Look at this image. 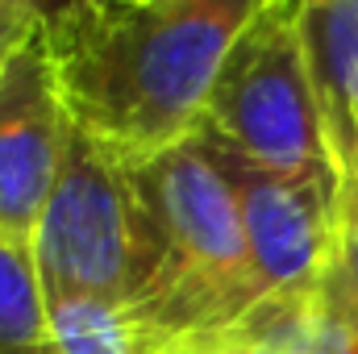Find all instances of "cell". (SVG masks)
Wrapping results in <instances>:
<instances>
[{"label":"cell","instance_id":"obj_1","mask_svg":"<svg viewBox=\"0 0 358 354\" xmlns=\"http://www.w3.org/2000/svg\"><path fill=\"white\" fill-rule=\"evenodd\" d=\"M259 0H76L42 8L71 125L125 167L196 138L213 80Z\"/></svg>","mask_w":358,"mask_h":354},{"label":"cell","instance_id":"obj_2","mask_svg":"<svg viewBox=\"0 0 358 354\" xmlns=\"http://www.w3.org/2000/svg\"><path fill=\"white\" fill-rule=\"evenodd\" d=\"M134 179V267L125 309L150 354L213 334L250 313L263 292L225 176L192 138Z\"/></svg>","mask_w":358,"mask_h":354},{"label":"cell","instance_id":"obj_3","mask_svg":"<svg viewBox=\"0 0 358 354\" xmlns=\"http://www.w3.org/2000/svg\"><path fill=\"white\" fill-rule=\"evenodd\" d=\"M300 8L304 0H259L213 80L196 129L271 171L329 167Z\"/></svg>","mask_w":358,"mask_h":354},{"label":"cell","instance_id":"obj_4","mask_svg":"<svg viewBox=\"0 0 358 354\" xmlns=\"http://www.w3.org/2000/svg\"><path fill=\"white\" fill-rule=\"evenodd\" d=\"M29 250L46 309L84 296L125 304L134 267V179L80 125L67 129L63 167Z\"/></svg>","mask_w":358,"mask_h":354},{"label":"cell","instance_id":"obj_5","mask_svg":"<svg viewBox=\"0 0 358 354\" xmlns=\"http://www.w3.org/2000/svg\"><path fill=\"white\" fill-rule=\"evenodd\" d=\"M196 142L208 150L213 167L225 176L238 200L259 292L271 296L325 279L342 225L338 171L334 167L271 171L204 134H196Z\"/></svg>","mask_w":358,"mask_h":354},{"label":"cell","instance_id":"obj_6","mask_svg":"<svg viewBox=\"0 0 358 354\" xmlns=\"http://www.w3.org/2000/svg\"><path fill=\"white\" fill-rule=\"evenodd\" d=\"M67 104L42 38V17L0 76V238L34 246L67 146Z\"/></svg>","mask_w":358,"mask_h":354},{"label":"cell","instance_id":"obj_7","mask_svg":"<svg viewBox=\"0 0 358 354\" xmlns=\"http://www.w3.org/2000/svg\"><path fill=\"white\" fill-rule=\"evenodd\" d=\"M304 59L342 192L358 187V0H304Z\"/></svg>","mask_w":358,"mask_h":354},{"label":"cell","instance_id":"obj_8","mask_svg":"<svg viewBox=\"0 0 358 354\" xmlns=\"http://www.w3.org/2000/svg\"><path fill=\"white\" fill-rule=\"evenodd\" d=\"M163 354H355V342L329 300L325 279L271 292L238 321L187 338Z\"/></svg>","mask_w":358,"mask_h":354},{"label":"cell","instance_id":"obj_9","mask_svg":"<svg viewBox=\"0 0 358 354\" xmlns=\"http://www.w3.org/2000/svg\"><path fill=\"white\" fill-rule=\"evenodd\" d=\"M0 354H50V309L34 250L0 238Z\"/></svg>","mask_w":358,"mask_h":354},{"label":"cell","instance_id":"obj_10","mask_svg":"<svg viewBox=\"0 0 358 354\" xmlns=\"http://www.w3.org/2000/svg\"><path fill=\"white\" fill-rule=\"evenodd\" d=\"M50 354H150L129 309L117 300L50 304Z\"/></svg>","mask_w":358,"mask_h":354},{"label":"cell","instance_id":"obj_11","mask_svg":"<svg viewBox=\"0 0 358 354\" xmlns=\"http://www.w3.org/2000/svg\"><path fill=\"white\" fill-rule=\"evenodd\" d=\"M325 288L358 354V187L342 192V225H338V246L325 271Z\"/></svg>","mask_w":358,"mask_h":354},{"label":"cell","instance_id":"obj_12","mask_svg":"<svg viewBox=\"0 0 358 354\" xmlns=\"http://www.w3.org/2000/svg\"><path fill=\"white\" fill-rule=\"evenodd\" d=\"M34 25H38V4H25V0H0V76H4L13 50L29 38Z\"/></svg>","mask_w":358,"mask_h":354}]
</instances>
